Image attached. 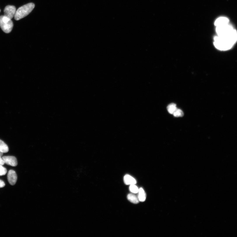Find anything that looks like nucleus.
Here are the masks:
<instances>
[{
	"mask_svg": "<svg viewBox=\"0 0 237 237\" xmlns=\"http://www.w3.org/2000/svg\"><path fill=\"white\" fill-rule=\"evenodd\" d=\"M127 199L131 202L134 204H137L139 203L138 198L134 193L129 194L127 196Z\"/></svg>",
	"mask_w": 237,
	"mask_h": 237,
	"instance_id": "9b49d317",
	"label": "nucleus"
},
{
	"mask_svg": "<svg viewBox=\"0 0 237 237\" xmlns=\"http://www.w3.org/2000/svg\"><path fill=\"white\" fill-rule=\"evenodd\" d=\"M1 10H0V12H1Z\"/></svg>",
	"mask_w": 237,
	"mask_h": 237,
	"instance_id": "aec40b11",
	"label": "nucleus"
},
{
	"mask_svg": "<svg viewBox=\"0 0 237 237\" xmlns=\"http://www.w3.org/2000/svg\"><path fill=\"white\" fill-rule=\"evenodd\" d=\"M2 159L4 160L5 164L11 166L13 167L16 166L17 165V159L16 157L13 156H3Z\"/></svg>",
	"mask_w": 237,
	"mask_h": 237,
	"instance_id": "423d86ee",
	"label": "nucleus"
},
{
	"mask_svg": "<svg viewBox=\"0 0 237 237\" xmlns=\"http://www.w3.org/2000/svg\"><path fill=\"white\" fill-rule=\"evenodd\" d=\"M178 108L176 104L174 103H171L167 107V109L169 113L173 114Z\"/></svg>",
	"mask_w": 237,
	"mask_h": 237,
	"instance_id": "ddd939ff",
	"label": "nucleus"
},
{
	"mask_svg": "<svg viewBox=\"0 0 237 237\" xmlns=\"http://www.w3.org/2000/svg\"><path fill=\"white\" fill-rule=\"evenodd\" d=\"M234 29L232 27L228 24L216 27V30L218 36H222L228 34Z\"/></svg>",
	"mask_w": 237,
	"mask_h": 237,
	"instance_id": "20e7f679",
	"label": "nucleus"
},
{
	"mask_svg": "<svg viewBox=\"0 0 237 237\" xmlns=\"http://www.w3.org/2000/svg\"><path fill=\"white\" fill-rule=\"evenodd\" d=\"M130 191L132 193L136 194L138 193L139 190L138 187L136 185H130L129 187Z\"/></svg>",
	"mask_w": 237,
	"mask_h": 237,
	"instance_id": "4468645a",
	"label": "nucleus"
},
{
	"mask_svg": "<svg viewBox=\"0 0 237 237\" xmlns=\"http://www.w3.org/2000/svg\"><path fill=\"white\" fill-rule=\"evenodd\" d=\"M0 151L2 153H7L9 151L8 146L1 140H0Z\"/></svg>",
	"mask_w": 237,
	"mask_h": 237,
	"instance_id": "f8f14e48",
	"label": "nucleus"
},
{
	"mask_svg": "<svg viewBox=\"0 0 237 237\" xmlns=\"http://www.w3.org/2000/svg\"><path fill=\"white\" fill-rule=\"evenodd\" d=\"M5 164L2 158L0 156V165H3Z\"/></svg>",
	"mask_w": 237,
	"mask_h": 237,
	"instance_id": "a211bd4d",
	"label": "nucleus"
},
{
	"mask_svg": "<svg viewBox=\"0 0 237 237\" xmlns=\"http://www.w3.org/2000/svg\"><path fill=\"white\" fill-rule=\"evenodd\" d=\"M16 11V8L15 6H7L4 10V15L11 19L14 17Z\"/></svg>",
	"mask_w": 237,
	"mask_h": 237,
	"instance_id": "39448f33",
	"label": "nucleus"
},
{
	"mask_svg": "<svg viewBox=\"0 0 237 237\" xmlns=\"http://www.w3.org/2000/svg\"><path fill=\"white\" fill-rule=\"evenodd\" d=\"M35 6L34 3H30L20 7L15 13V19L18 21L27 16L31 12Z\"/></svg>",
	"mask_w": 237,
	"mask_h": 237,
	"instance_id": "f03ea898",
	"label": "nucleus"
},
{
	"mask_svg": "<svg viewBox=\"0 0 237 237\" xmlns=\"http://www.w3.org/2000/svg\"><path fill=\"white\" fill-rule=\"evenodd\" d=\"M5 186L4 182L3 181L0 180V188H3Z\"/></svg>",
	"mask_w": 237,
	"mask_h": 237,
	"instance_id": "f3484780",
	"label": "nucleus"
},
{
	"mask_svg": "<svg viewBox=\"0 0 237 237\" xmlns=\"http://www.w3.org/2000/svg\"><path fill=\"white\" fill-rule=\"evenodd\" d=\"M13 27L11 19L4 16H0V27L6 34L10 32Z\"/></svg>",
	"mask_w": 237,
	"mask_h": 237,
	"instance_id": "7ed1b4c3",
	"label": "nucleus"
},
{
	"mask_svg": "<svg viewBox=\"0 0 237 237\" xmlns=\"http://www.w3.org/2000/svg\"><path fill=\"white\" fill-rule=\"evenodd\" d=\"M229 20L226 17H222L217 19L215 24L216 27L222 26L229 24Z\"/></svg>",
	"mask_w": 237,
	"mask_h": 237,
	"instance_id": "1a4fd4ad",
	"label": "nucleus"
},
{
	"mask_svg": "<svg viewBox=\"0 0 237 237\" xmlns=\"http://www.w3.org/2000/svg\"><path fill=\"white\" fill-rule=\"evenodd\" d=\"M124 180L126 185H136L137 183L136 180L131 175L128 174L124 175Z\"/></svg>",
	"mask_w": 237,
	"mask_h": 237,
	"instance_id": "6e6552de",
	"label": "nucleus"
},
{
	"mask_svg": "<svg viewBox=\"0 0 237 237\" xmlns=\"http://www.w3.org/2000/svg\"><path fill=\"white\" fill-rule=\"evenodd\" d=\"M7 171L5 167L0 165V176L6 174Z\"/></svg>",
	"mask_w": 237,
	"mask_h": 237,
	"instance_id": "dca6fc26",
	"label": "nucleus"
},
{
	"mask_svg": "<svg viewBox=\"0 0 237 237\" xmlns=\"http://www.w3.org/2000/svg\"><path fill=\"white\" fill-rule=\"evenodd\" d=\"M8 180L10 185H14L16 184L17 180V176L16 172L13 170H10L7 175Z\"/></svg>",
	"mask_w": 237,
	"mask_h": 237,
	"instance_id": "0eeeda50",
	"label": "nucleus"
},
{
	"mask_svg": "<svg viewBox=\"0 0 237 237\" xmlns=\"http://www.w3.org/2000/svg\"><path fill=\"white\" fill-rule=\"evenodd\" d=\"M138 195V198L139 201L141 202H144L146 200V194L142 188H141L139 190Z\"/></svg>",
	"mask_w": 237,
	"mask_h": 237,
	"instance_id": "9d476101",
	"label": "nucleus"
},
{
	"mask_svg": "<svg viewBox=\"0 0 237 237\" xmlns=\"http://www.w3.org/2000/svg\"><path fill=\"white\" fill-rule=\"evenodd\" d=\"M3 155V153H2L1 151H0V156L1 157Z\"/></svg>",
	"mask_w": 237,
	"mask_h": 237,
	"instance_id": "6ab92c4d",
	"label": "nucleus"
},
{
	"mask_svg": "<svg viewBox=\"0 0 237 237\" xmlns=\"http://www.w3.org/2000/svg\"><path fill=\"white\" fill-rule=\"evenodd\" d=\"M173 115L176 117H182L184 115L181 109L177 108L173 114Z\"/></svg>",
	"mask_w": 237,
	"mask_h": 237,
	"instance_id": "2eb2a0df",
	"label": "nucleus"
},
{
	"mask_svg": "<svg viewBox=\"0 0 237 237\" xmlns=\"http://www.w3.org/2000/svg\"><path fill=\"white\" fill-rule=\"evenodd\" d=\"M237 39L236 31L234 29L227 34L215 36L214 38V45L219 50H228L233 47L236 42Z\"/></svg>",
	"mask_w": 237,
	"mask_h": 237,
	"instance_id": "f257e3e1",
	"label": "nucleus"
}]
</instances>
